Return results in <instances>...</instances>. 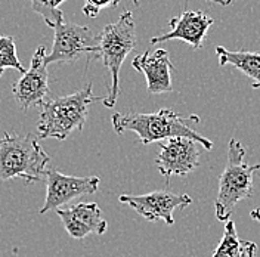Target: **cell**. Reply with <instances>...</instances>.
<instances>
[{"label":"cell","instance_id":"obj_12","mask_svg":"<svg viewBox=\"0 0 260 257\" xmlns=\"http://www.w3.org/2000/svg\"><path fill=\"white\" fill-rule=\"evenodd\" d=\"M68 235L74 240H83L90 234H105L108 223L102 217L96 203H79L68 209L56 210Z\"/></svg>","mask_w":260,"mask_h":257},{"label":"cell","instance_id":"obj_5","mask_svg":"<svg viewBox=\"0 0 260 257\" xmlns=\"http://www.w3.org/2000/svg\"><path fill=\"white\" fill-rule=\"evenodd\" d=\"M99 58L110 73L111 83L107 87V97L102 99L107 108H113L120 92V70L124 59L136 46V24L130 11L123 12L120 18L107 24L98 34Z\"/></svg>","mask_w":260,"mask_h":257},{"label":"cell","instance_id":"obj_20","mask_svg":"<svg viewBox=\"0 0 260 257\" xmlns=\"http://www.w3.org/2000/svg\"><path fill=\"white\" fill-rule=\"evenodd\" d=\"M250 217L253 219V220H256V222H259L260 223V207L259 209H254L250 211Z\"/></svg>","mask_w":260,"mask_h":257},{"label":"cell","instance_id":"obj_13","mask_svg":"<svg viewBox=\"0 0 260 257\" xmlns=\"http://www.w3.org/2000/svg\"><path fill=\"white\" fill-rule=\"evenodd\" d=\"M132 67L145 76L146 89L151 95H160L173 90L172 71L175 68L166 49H157L154 53L144 52L135 56Z\"/></svg>","mask_w":260,"mask_h":257},{"label":"cell","instance_id":"obj_8","mask_svg":"<svg viewBox=\"0 0 260 257\" xmlns=\"http://www.w3.org/2000/svg\"><path fill=\"white\" fill-rule=\"evenodd\" d=\"M46 198L40 209V214L50 210H59L73 200L98 192L101 179L98 176H68L56 169L46 172Z\"/></svg>","mask_w":260,"mask_h":257},{"label":"cell","instance_id":"obj_1","mask_svg":"<svg viewBox=\"0 0 260 257\" xmlns=\"http://www.w3.org/2000/svg\"><path fill=\"white\" fill-rule=\"evenodd\" d=\"M111 120L117 135L133 132L145 146L152 142H164L172 138H188L207 151L213 148L210 139L194 128L195 124L201 121L198 115L182 117L170 108H161L157 113H115Z\"/></svg>","mask_w":260,"mask_h":257},{"label":"cell","instance_id":"obj_7","mask_svg":"<svg viewBox=\"0 0 260 257\" xmlns=\"http://www.w3.org/2000/svg\"><path fill=\"white\" fill-rule=\"evenodd\" d=\"M118 201L127 204L139 216L149 222L162 220L166 225H173V211L178 209H186L192 204V198L188 194H175L169 189L154 191L145 195H130L123 194Z\"/></svg>","mask_w":260,"mask_h":257},{"label":"cell","instance_id":"obj_15","mask_svg":"<svg viewBox=\"0 0 260 257\" xmlns=\"http://www.w3.org/2000/svg\"><path fill=\"white\" fill-rule=\"evenodd\" d=\"M244 253V241L238 238L237 226L234 220H228L223 237L211 257H238Z\"/></svg>","mask_w":260,"mask_h":257},{"label":"cell","instance_id":"obj_17","mask_svg":"<svg viewBox=\"0 0 260 257\" xmlns=\"http://www.w3.org/2000/svg\"><path fill=\"white\" fill-rule=\"evenodd\" d=\"M6 68H14L24 74L27 70L22 67L21 61L16 55V46L14 37L9 36H0V77Z\"/></svg>","mask_w":260,"mask_h":257},{"label":"cell","instance_id":"obj_21","mask_svg":"<svg viewBox=\"0 0 260 257\" xmlns=\"http://www.w3.org/2000/svg\"><path fill=\"white\" fill-rule=\"evenodd\" d=\"M207 2H210V3H217V5H222V6H228V5H231L232 0H207Z\"/></svg>","mask_w":260,"mask_h":257},{"label":"cell","instance_id":"obj_16","mask_svg":"<svg viewBox=\"0 0 260 257\" xmlns=\"http://www.w3.org/2000/svg\"><path fill=\"white\" fill-rule=\"evenodd\" d=\"M31 5V9L43 18V21L50 28L64 22V12L59 6L65 0H27Z\"/></svg>","mask_w":260,"mask_h":257},{"label":"cell","instance_id":"obj_3","mask_svg":"<svg viewBox=\"0 0 260 257\" xmlns=\"http://www.w3.org/2000/svg\"><path fill=\"white\" fill-rule=\"evenodd\" d=\"M50 157L31 133L0 135V180L22 179L27 183L46 180Z\"/></svg>","mask_w":260,"mask_h":257},{"label":"cell","instance_id":"obj_23","mask_svg":"<svg viewBox=\"0 0 260 257\" xmlns=\"http://www.w3.org/2000/svg\"><path fill=\"white\" fill-rule=\"evenodd\" d=\"M133 3H135L136 6H139V5H141V0H133Z\"/></svg>","mask_w":260,"mask_h":257},{"label":"cell","instance_id":"obj_6","mask_svg":"<svg viewBox=\"0 0 260 257\" xmlns=\"http://www.w3.org/2000/svg\"><path fill=\"white\" fill-rule=\"evenodd\" d=\"M53 45L46 56V64H73L83 56L90 62L99 58V40L90 27L62 22L53 28Z\"/></svg>","mask_w":260,"mask_h":257},{"label":"cell","instance_id":"obj_11","mask_svg":"<svg viewBox=\"0 0 260 257\" xmlns=\"http://www.w3.org/2000/svg\"><path fill=\"white\" fill-rule=\"evenodd\" d=\"M213 24V18L201 11H185L169 21L170 31L152 37L149 43L157 45L169 40H180L194 49H201Z\"/></svg>","mask_w":260,"mask_h":257},{"label":"cell","instance_id":"obj_2","mask_svg":"<svg viewBox=\"0 0 260 257\" xmlns=\"http://www.w3.org/2000/svg\"><path fill=\"white\" fill-rule=\"evenodd\" d=\"M96 99L104 98H96L92 93V83L67 97L46 98L40 105L37 123L39 138L64 141L74 130L81 132L89 115V107Z\"/></svg>","mask_w":260,"mask_h":257},{"label":"cell","instance_id":"obj_24","mask_svg":"<svg viewBox=\"0 0 260 257\" xmlns=\"http://www.w3.org/2000/svg\"><path fill=\"white\" fill-rule=\"evenodd\" d=\"M238 257H247V256H245V251H244V253H243V254H241V256H238Z\"/></svg>","mask_w":260,"mask_h":257},{"label":"cell","instance_id":"obj_22","mask_svg":"<svg viewBox=\"0 0 260 257\" xmlns=\"http://www.w3.org/2000/svg\"><path fill=\"white\" fill-rule=\"evenodd\" d=\"M253 89H260V84H251Z\"/></svg>","mask_w":260,"mask_h":257},{"label":"cell","instance_id":"obj_4","mask_svg":"<svg viewBox=\"0 0 260 257\" xmlns=\"http://www.w3.org/2000/svg\"><path fill=\"white\" fill-rule=\"evenodd\" d=\"M257 170L260 164H247L243 144L232 138L228 145L226 167L219 177V191L214 200L217 220L228 222L238 203L253 195V176Z\"/></svg>","mask_w":260,"mask_h":257},{"label":"cell","instance_id":"obj_14","mask_svg":"<svg viewBox=\"0 0 260 257\" xmlns=\"http://www.w3.org/2000/svg\"><path fill=\"white\" fill-rule=\"evenodd\" d=\"M216 55L219 59V65H234L250 79H253V84H260V53L259 52H248L238 50L231 52L223 46H216Z\"/></svg>","mask_w":260,"mask_h":257},{"label":"cell","instance_id":"obj_18","mask_svg":"<svg viewBox=\"0 0 260 257\" xmlns=\"http://www.w3.org/2000/svg\"><path fill=\"white\" fill-rule=\"evenodd\" d=\"M120 0H84L83 14L87 18H96L102 9L115 8Z\"/></svg>","mask_w":260,"mask_h":257},{"label":"cell","instance_id":"obj_9","mask_svg":"<svg viewBox=\"0 0 260 257\" xmlns=\"http://www.w3.org/2000/svg\"><path fill=\"white\" fill-rule=\"evenodd\" d=\"M46 56V48L39 46L32 55L30 68L12 84L14 98L24 111L31 107H40L48 98L49 74Z\"/></svg>","mask_w":260,"mask_h":257},{"label":"cell","instance_id":"obj_19","mask_svg":"<svg viewBox=\"0 0 260 257\" xmlns=\"http://www.w3.org/2000/svg\"><path fill=\"white\" fill-rule=\"evenodd\" d=\"M244 251L247 257H254L256 251H257V245L251 241H244Z\"/></svg>","mask_w":260,"mask_h":257},{"label":"cell","instance_id":"obj_10","mask_svg":"<svg viewBox=\"0 0 260 257\" xmlns=\"http://www.w3.org/2000/svg\"><path fill=\"white\" fill-rule=\"evenodd\" d=\"M201 145L188 138H172L161 144L155 158L158 172L166 177L167 185L172 176H186L200 164Z\"/></svg>","mask_w":260,"mask_h":257}]
</instances>
